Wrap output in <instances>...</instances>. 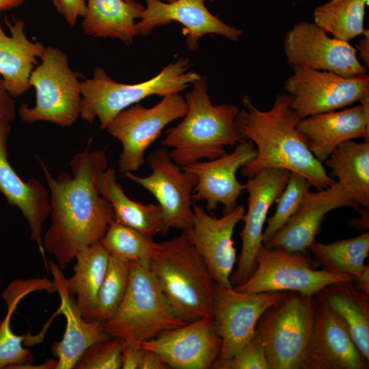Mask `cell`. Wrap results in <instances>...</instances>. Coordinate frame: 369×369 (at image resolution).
I'll return each mask as SVG.
<instances>
[{"label":"cell","mask_w":369,"mask_h":369,"mask_svg":"<svg viewBox=\"0 0 369 369\" xmlns=\"http://www.w3.org/2000/svg\"><path fill=\"white\" fill-rule=\"evenodd\" d=\"M12 313L7 312L0 321V369L12 368L32 364L34 356L31 352L23 347V342L29 340L27 336L16 335L10 327Z\"/></svg>","instance_id":"cell-36"},{"label":"cell","mask_w":369,"mask_h":369,"mask_svg":"<svg viewBox=\"0 0 369 369\" xmlns=\"http://www.w3.org/2000/svg\"><path fill=\"white\" fill-rule=\"evenodd\" d=\"M40 59L29 80L36 91L35 105L22 104L19 116L30 124L45 121L62 127L72 126L81 115L80 74L71 69L68 56L58 47H45Z\"/></svg>","instance_id":"cell-7"},{"label":"cell","mask_w":369,"mask_h":369,"mask_svg":"<svg viewBox=\"0 0 369 369\" xmlns=\"http://www.w3.org/2000/svg\"><path fill=\"white\" fill-rule=\"evenodd\" d=\"M57 12L65 19L69 27L75 26L77 18L86 13L85 0H51Z\"/></svg>","instance_id":"cell-40"},{"label":"cell","mask_w":369,"mask_h":369,"mask_svg":"<svg viewBox=\"0 0 369 369\" xmlns=\"http://www.w3.org/2000/svg\"><path fill=\"white\" fill-rule=\"evenodd\" d=\"M123 341L110 338L86 348L79 357L74 369H120Z\"/></svg>","instance_id":"cell-37"},{"label":"cell","mask_w":369,"mask_h":369,"mask_svg":"<svg viewBox=\"0 0 369 369\" xmlns=\"http://www.w3.org/2000/svg\"><path fill=\"white\" fill-rule=\"evenodd\" d=\"M49 264L61 299L59 311L65 316L66 320L63 338L53 344L52 353L57 360L55 369H71L86 348L111 337L105 331L103 323L84 319L75 300L66 291V278L61 269L52 261Z\"/></svg>","instance_id":"cell-24"},{"label":"cell","mask_w":369,"mask_h":369,"mask_svg":"<svg viewBox=\"0 0 369 369\" xmlns=\"http://www.w3.org/2000/svg\"><path fill=\"white\" fill-rule=\"evenodd\" d=\"M355 286L364 293L369 295V266L355 277Z\"/></svg>","instance_id":"cell-45"},{"label":"cell","mask_w":369,"mask_h":369,"mask_svg":"<svg viewBox=\"0 0 369 369\" xmlns=\"http://www.w3.org/2000/svg\"><path fill=\"white\" fill-rule=\"evenodd\" d=\"M362 38L359 41V43L355 45V49L359 55L357 57L364 63V66L366 68L369 67V31L366 29L362 34Z\"/></svg>","instance_id":"cell-44"},{"label":"cell","mask_w":369,"mask_h":369,"mask_svg":"<svg viewBox=\"0 0 369 369\" xmlns=\"http://www.w3.org/2000/svg\"><path fill=\"white\" fill-rule=\"evenodd\" d=\"M190 59L180 57L166 66L154 77L138 83L126 84L113 80L101 67L94 69L91 79L81 81V115L89 124L97 118L100 128L122 111L150 96H165L180 93L201 75L188 71Z\"/></svg>","instance_id":"cell-5"},{"label":"cell","mask_w":369,"mask_h":369,"mask_svg":"<svg viewBox=\"0 0 369 369\" xmlns=\"http://www.w3.org/2000/svg\"><path fill=\"white\" fill-rule=\"evenodd\" d=\"M368 0H330L314 11V22L333 38L348 42L364 33Z\"/></svg>","instance_id":"cell-32"},{"label":"cell","mask_w":369,"mask_h":369,"mask_svg":"<svg viewBox=\"0 0 369 369\" xmlns=\"http://www.w3.org/2000/svg\"><path fill=\"white\" fill-rule=\"evenodd\" d=\"M36 290H46L49 293H53L57 292V286L54 280L46 277L18 279L12 281L1 295L7 305V312L13 314L19 301L25 296Z\"/></svg>","instance_id":"cell-39"},{"label":"cell","mask_w":369,"mask_h":369,"mask_svg":"<svg viewBox=\"0 0 369 369\" xmlns=\"http://www.w3.org/2000/svg\"><path fill=\"white\" fill-rule=\"evenodd\" d=\"M187 111L185 99L179 94H167L152 107L136 103L119 113L105 130L120 141L118 160L121 174L137 172L146 163L145 152L163 128L182 118Z\"/></svg>","instance_id":"cell-10"},{"label":"cell","mask_w":369,"mask_h":369,"mask_svg":"<svg viewBox=\"0 0 369 369\" xmlns=\"http://www.w3.org/2000/svg\"><path fill=\"white\" fill-rule=\"evenodd\" d=\"M125 1H131V0H125ZM166 1H167V2H172V1H174L175 0H166Z\"/></svg>","instance_id":"cell-48"},{"label":"cell","mask_w":369,"mask_h":369,"mask_svg":"<svg viewBox=\"0 0 369 369\" xmlns=\"http://www.w3.org/2000/svg\"><path fill=\"white\" fill-rule=\"evenodd\" d=\"M284 88L301 118L345 108L369 96L367 74L346 77L332 72L292 67Z\"/></svg>","instance_id":"cell-11"},{"label":"cell","mask_w":369,"mask_h":369,"mask_svg":"<svg viewBox=\"0 0 369 369\" xmlns=\"http://www.w3.org/2000/svg\"><path fill=\"white\" fill-rule=\"evenodd\" d=\"M359 206L338 181L316 192L309 191L295 213L263 245L279 247L290 252L306 253L316 240L327 214L339 208Z\"/></svg>","instance_id":"cell-21"},{"label":"cell","mask_w":369,"mask_h":369,"mask_svg":"<svg viewBox=\"0 0 369 369\" xmlns=\"http://www.w3.org/2000/svg\"><path fill=\"white\" fill-rule=\"evenodd\" d=\"M109 256L110 254L100 241L85 247L76 256L72 276L65 279L68 294L76 296L77 305L86 320H92Z\"/></svg>","instance_id":"cell-29"},{"label":"cell","mask_w":369,"mask_h":369,"mask_svg":"<svg viewBox=\"0 0 369 369\" xmlns=\"http://www.w3.org/2000/svg\"><path fill=\"white\" fill-rule=\"evenodd\" d=\"M297 130L323 163L340 144L351 139L369 141V96L357 105L300 119Z\"/></svg>","instance_id":"cell-22"},{"label":"cell","mask_w":369,"mask_h":369,"mask_svg":"<svg viewBox=\"0 0 369 369\" xmlns=\"http://www.w3.org/2000/svg\"><path fill=\"white\" fill-rule=\"evenodd\" d=\"M139 369H169V366L156 353L144 349Z\"/></svg>","instance_id":"cell-43"},{"label":"cell","mask_w":369,"mask_h":369,"mask_svg":"<svg viewBox=\"0 0 369 369\" xmlns=\"http://www.w3.org/2000/svg\"><path fill=\"white\" fill-rule=\"evenodd\" d=\"M12 18L11 23L4 17L5 24L10 31L8 36L1 27L0 15V76L8 92L14 98L31 87L30 75L46 46L27 37L23 20L18 17Z\"/></svg>","instance_id":"cell-25"},{"label":"cell","mask_w":369,"mask_h":369,"mask_svg":"<svg viewBox=\"0 0 369 369\" xmlns=\"http://www.w3.org/2000/svg\"><path fill=\"white\" fill-rule=\"evenodd\" d=\"M100 242L111 255L150 265L153 236L126 226L114 218Z\"/></svg>","instance_id":"cell-33"},{"label":"cell","mask_w":369,"mask_h":369,"mask_svg":"<svg viewBox=\"0 0 369 369\" xmlns=\"http://www.w3.org/2000/svg\"><path fill=\"white\" fill-rule=\"evenodd\" d=\"M144 350L135 343L123 342L121 360L122 369H139Z\"/></svg>","instance_id":"cell-41"},{"label":"cell","mask_w":369,"mask_h":369,"mask_svg":"<svg viewBox=\"0 0 369 369\" xmlns=\"http://www.w3.org/2000/svg\"><path fill=\"white\" fill-rule=\"evenodd\" d=\"M290 96L277 94L271 108L262 111L245 96L243 109L236 118V126L243 139L256 146L255 157L240 168L247 178L270 168H280L302 175L317 190L325 189L336 180L329 176L323 163L310 151L297 128L300 118L290 107Z\"/></svg>","instance_id":"cell-2"},{"label":"cell","mask_w":369,"mask_h":369,"mask_svg":"<svg viewBox=\"0 0 369 369\" xmlns=\"http://www.w3.org/2000/svg\"><path fill=\"white\" fill-rule=\"evenodd\" d=\"M316 265L327 272L351 274L355 277L365 268L369 255V233L364 232L351 238L331 243L314 241L309 247Z\"/></svg>","instance_id":"cell-31"},{"label":"cell","mask_w":369,"mask_h":369,"mask_svg":"<svg viewBox=\"0 0 369 369\" xmlns=\"http://www.w3.org/2000/svg\"><path fill=\"white\" fill-rule=\"evenodd\" d=\"M131 262L110 254L107 270L99 289L92 320L105 323L119 308L130 279Z\"/></svg>","instance_id":"cell-34"},{"label":"cell","mask_w":369,"mask_h":369,"mask_svg":"<svg viewBox=\"0 0 369 369\" xmlns=\"http://www.w3.org/2000/svg\"><path fill=\"white\" fill-rule=\"evenodd\" d=\"M215 369H270L265 347L256 333L251 340L237 353L229 359H216Z\"/></svg>","instance_id":"cell-38"},{"label":"cell","mask_w":369,"mask_h":369,"mask_svg":"<svg viewBox=\"0 0 369 369\" xmlns=\"http://www.w3.org/2000/svg\"><path fill=\"white\" fill-rule=\"evenodd\" d=\"M86 148L70 161L72 176L61 172L54 178L39 159L48 184L51 223L42 237L44 250L64 269L85 247L100 241L113 211L99 193L97 178L108 167L105 150Z\"/></svg>","instance_id":"cell-1"},{"label":"cell","mask_w":369,"mask_h":369,"mask_svg":"<svg viewBox=\"0 0 369 369\" xmlns=\"http://www.w3.org/2000/svg\"><path fill=\"white\" fill-rule=\"evenodd\" d=\"M315 295L288 292L259 319L261 338L270 369H301L317 307Z\"/></svg>","instance_id":"cell-8"},{"label":"cell","mask_w":369,"mask_h":369,"mask_svg":"<svg viewBox=\"0 0 369 369\" xmlns=\"http://www.w3.org/2000/svg\"><path fill=\"white\" fill-rule=\"evenodd\" d=\"M146 161L150 175L142 177L133 172L123 176L149 191L158 201L164 221L165 234L171 228L187 230L192 225V195L197 182L193 173L184 170L162 146L148 156Z\"/></svg>","instance_id":"cell-12"},{"label":"cell","mask_w":369,"mask_h":369,"mask_svg":"<svg viewBox=\"0 0 369 369\" xmlns=\"http://www.w3.org/2000/svg\"><path fill=\"white\" fill-rule=\"evenodd\" d=\"M290 172L280 168L261 170L248 178L244 189L248 193L247 208L239 232L241 251L236 270L230 275L233 287L246 282L256 268V257L263 246L264 225L271 205L284 189Z\"/></svg>","instance_id":"cell-15"},{"label":"cell","mask_w":369,"mask_h":369,"mask_svg":"<svg viewBox=\"0 0 369 369\" xmlns=\"http://www.w3.org/2000/svg\"><path fill=\"white\" fill-rule=\"evenodd\" d=\"M213 1L145 0L146 7L139 21L136 23L138 34L147 36L154 28L176 21L183 26L187 49L191 52L198 49L199 40L207 34H218L231 41H238L243 35V31L226 24L208 10L205 2Z\"/></svg>","instance_id":"cell-18"},{"label":"cell","mask_w":369,"mask_h":369,"mask_svg":"<svg viewBox=\"0 0 369 369\" xmlns=\"http://www.w3.org/2000/svg\"><path fill=\"white\" fill-rule=\"evenodd\" d=\"M331 169L329 176L366 209L369 208V141L354 139L340 144L324 161Z\"/></svg>","instance_id":"cell-30"},{"label":"cell","mask_w":369,"mask_h":369,"mask_svg":"<svg viewBox=\"0 0 369 369\" xmlns=\"http://www.w3.org/2000/svg\"><path fill=\"white\" fill-rule=\"evenodd\" d=\"M284 50L288 64L292 67H303L332 72L351 77L366 74L355 47L348 42L333 37L314 22L301 21L286 33Z\"/></svg>","instance_id":"cell-14"},{"label":"cell","mask_w":369,"mask_h":369,"mask_svg":"<svg viewBox=\"0 0 369 369\" xmlns=\"http://www.w3.org/2000/svg\"><path fill=\"white\" fill-rule=\"evenodd\" d=\"M312 187L304 176L290 172L286 185L277 199L274 214L266 221L263 230V245L267 243L295 213L305 195Z\"/></svg>","instance_id":"cell-35"},{"label":"cell","mask_w":369,"mask_h":369,"mask_svg":"<svg viewBox=\"0 0 369 369\" xmlns=\"http://www.w3.org/2000/svg\"><path fill=\"white\" fill-rule=\"evenodd\" d=\"M353 283L331 284L315 296L341 319L357 347L369 361V295Z\"/></svg>","instance_id":"cell-27"},{"label":"cell","mask_w":369,"mask_h":369,"mask_svg":"<svg viewBox=\"0 0 369 369\" xmlns=\"http://www.w3.org/2000/svg\"><path fill=\"white\" fill-rule=\"evenodd\" d=\"M288 291L241 292L215 284L213 319L221 339L217 359L232 357L256 335L257 323L269 308L279 303Z\"/></svg>","instance_id":"cell-13"},{"label":"cell","mask_w":369,"mask_h":369,"mask_svg":"<svg viewBox=\"0 0 369 369\" xmlns=\"http://www.w3.org/2000/svg\"><path fill=\"white\" fill-rule=\"evenodd\" d=\"M81 27L85 35L115 38L128 45L138 36L136 18L144 7L135 0H87Z\"/></svg>","instance_id":"cell-26"},{"label":"cell","mask_w":369,"mask_h":369,"mask_svg":"<svg viewBox=\"0 0 369 369\" xmlns=\"http://www.w3.org/2000/svg\"><path fill=\"white\" fill-rule=\"evenodd\" d=\"M310 338L301 369H368L367 360L341 319L317 301Z\"/></svg>","instance_id":"cell-20"},{"label":"cell","mask_w":369,"mask_h":369,"mask_svg":"<svg viewBox=\"0 0 369 369\" xmlns=\"http://www.w3.org/2000/svg\"><path fill=\"white\" fill-rule=\"evenodd\" d=\"M221 344L213 317L196 320L137 343L140 348L159 354L174 369L212 368Z\"/></svg>","instance_id":"cell-17"},{"label":"cell","mask_w":369,"mask_h":369,"mask_svg":"<svg viewBox=\"0 0 369 369\" xmlns=\"http://www.w3.org/2000/svg\"><path fill=\"white\" fill-rule=\"evenodd\" d=\"M186 324L174 312L150 265L131 262L126 292L114 316L103 324L106 333L137 344Z\"/></svg>","instance_id":"cell-6"},{"label":"cell","mask_w":369,"mask_h":369,"mask_svg":"<svg viewBox=\"0 0 369 369\" xmlns=\"http://www.w3.org/2000/svg\"><path fill=\"white\" fill-rule=\"evenodd\" d=\"M256 154L254 143L244 139L236 144L230 154L181 167L197 178L192 195L193 202L204 200L210 213L216 210L219 204L223 206V214L232 211L237 206V200L245 190L244 185L237 180L236 172Z\"/></svg>","instance_id":"cell-19"},{"label":"cell","mask_w":369,"mask_h":369,"mask_svg":"<svg viewBox=\"0 0 369 369\" xmlns=\"http://www.w3.org/2000/svg\"><path fill=\"white\" fill-rule=\"evenodd\" d=\"M192 225L187 231L197 251L204 260L216 284L232 288L230 275L236 262L232 235L243 220L245 208L237 205L232 211L217 218L198 204H193Z\"/></svg>","instance_id":"cell-16"},{"label":"cell","mask_w":369,"mask_h":369,"mask_svg":"<svg viewBox=\"0 0 369 369\" xmlns=\"http://www.w3.org/2000/svg\"><path fill=\"white\" fill-rule=\"evenodd\" d=\"M16 115L14 99L8 92L0 76V120L12 122L14 120Z\"/></svg>","instance_id":"cell-42"},{"label":"cell","mask_w":369,"mask_h":369,"mask_svg":"<svg viewBox=\"0 0 369 369\" xmlns=\"http://www.w3.org/2000/svg\"><path fill=\"white\" fill-rule=\"evenodd\" d=\"M26 0H0V12L14 9L22 5Z\"/></svg>","instance_id":"cell-47"},{"label":"cell","mask_w":369,"mask_h":369,"mask_svg":"<svg viewBox=\"0 0 369 369\" xmlns=\"http://www.w3.org/2000/svg\"><path fill=\"white\" fill-rule=\"evenodd\" d=\"M361 218L357 219H351L349 225L354 228L363 230L368 228V209H361Z\"/></svg>","instance_id":"cell-46"},{"label":"cell","mask_w":369,"mask_h":369,"mask_svg":"<svg viewBox=\"0 0 369 369\" xmlns=\"http://www.w3.org/2000/svg\"><path fill=\"white\" fill-rule=\"evenodd\" d=\"M10 131V122L0 120V193L26 219L30 238L37 244L45 259L42 230L44 223L51 213L49 191L36 178L25 182L11 166L7 152Z\"/></svg>","instance_id":"cell-23"},{"label":"cell","mask_w":369,"mask_h":369,"mask_svg":"<svg viewBox=\"0 0 369 369\" xmlns=\"http://www.w3.org/2000/svg\"><path fill=\"white\" fill-rule=\"evenodd\" d=\"M150 267L175 314L189 323L213 317L216 283L187 230L154 242Z\"/></svg>","instance_id":"cell-4"},{"label":"cell","mask_w":369,"mask_h":369,"mask_svg":"<svg viewBox=\"0 0 369 369\" xmlns=\"http://www.w3.org/2000/svg\"><path fill=\"white\" fill-rule=\"evenodd\" d=\"M256 263L254 273L243 284L233 287L235 290L246 293L288 291L316 295L331 284L355 281L351 274L316 270L314 260L305 253L290 252L279 247L263 245Z\"/></svg>","instance_id":"cell-9"},{"label":"cell","mask_w":369,"mask_h":369,"mask_svg":"<svg viewBox=\"0 0 369 369\" xmlns=\"http://www.w3.org/2000/svg\"><path fill=\"white\" fill-rule=\"evenodd\" d=\"M100 195L111 205L113 218L141 233L154 236L163 234L164 221L159 204H144L130 199L116 180L114 169L107 167L97 178Z\"/></svg>","instance_id":"cell-28"},{"label":"cell","mask_w":369,"mask_h":369,"mask_svg":"<svg viewBox=\"0 0 369 369\" xmlns=\"http://www.w3.org/2000/svg\"><path fill=\"white\" fill-rule=\"evenodd\" d=\"M185 98L187 111L182 120L167 129L162 146L172 148V160L184 167L204 159H215L226 154L224 148L244 140L236 118L238 106L213 105L208 94L207 80L201 76L193 83Z\"/></svg>","instance_id":"cell-3"}]
</instances>
